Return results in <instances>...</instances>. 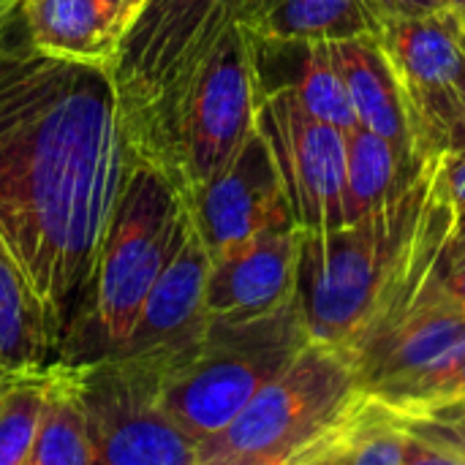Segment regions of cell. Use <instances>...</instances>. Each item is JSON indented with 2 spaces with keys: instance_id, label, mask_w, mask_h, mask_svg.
<instances>
[{
  "instance_id": "cell-18",
  "label": "cell",
  "mask_w": 465,
  "mask_h": 465,
  "mask_svg": "<svg viewBox=\"0 0 465 465\" xmlns=\"http://www.w3.org/2000/svg\"><path fill=\"white\" fill-rule=\"evenodd\" d=\"M330 44L357 123L387 139L406 163L428 161L417 153L406 101L379 38L354 35Z\"/></svg>"
},
{
  "instance_id": "cell-8",
  "label": "cell",
  "mask_w": 465,
  "mask_h": 465,
  "mask_svg": "<svg viewBox=\"0 0 465 465\" xmlns=\"http://www.w3.org/2000/svg\"><path fill=\"white\" fill-rule=\"evenodd\" d=\"M68 368L87 420L93 463L196 465V444L163 409L161 371L117 354Z\"/></svg>"
},
{
  "instance_id": "cell-9",
  "label": "cell",
  "mask_w": 465,
  "mask_h": 465,
  "mask_svg": "<svg viewBox=\"0 0 465 465\" xmlns=\"http://www.w3.org/2000/svg\"><path fill=\"white\" fill-rule=\"evenodd\" d=\"M460 16L441 8L381 22L379 44L401 84L417 153L439 158L465 150Z\"/></svg>"
},
{
  "instance_id": "cell-19",
  "label": "cell",
  "mask_w": 465,
  "mask_h": 465,
  "mask_svg": "<svg viewBox=\"0 0 465 465\" xmlns=\"http://www.w3.org/2000/svg\"><path fill=\"white\" fill-rule=\"evenodd\" d=\"M52 360H57V341L46 311L0 237V371L8 376L41 373Z\"/></svg>"
},
{
  "instance_id": "cell-3",
  "label": "cell",
  "mask_w": 465,
  "mask_h": 465,
  "mask_svg": "<svg viewBox=\"0 0 465 465\" xmlns=\"http://www.w3.org/2000/svg\"><path fill=\"white\" fill-rule=\"evenodd\" d=\"M444 155L428 158L417 180L390 202L335 229L302 232L297 300L313 341H357L395 283L433 196Z\"/></svg>"
},
{
  "instance_id": "cell-7",
  "label": "cell",
  "mask_w": 465,
  "mask_h": 465,
  "mask_svg": "<svg viewBox=\"0 0 465 465\" xmlns=\"http://www.w3.org/2000/svg\"><path fill=\"white\" fill-rule=\"evenodd\" d=\"M360 387L349 351L311 341L223 430L196 447V465H294Z\"/></svg>"
},
{
  "instance_id": "cell-1",
  "label": "cell",
  "mask_w": 465,
  "mask_h": 465,
  "mask_svg": "<svg viewBox=\"0 0 465 465\" xmlns=\"http://www.w3.org/2000/svg\"><path fill=\"white\" fill-rule=\"evenodd\" d=\"M128 166L112 71L0 44V237L33 283L57 351Z\"/></svg>"
},
{
  "instance_id": "cell-15",
  "label": "cell",
  "mask_w": 465,
  "mask_h": 465,
  "mask_svg": "<svg viewBox=\"0 0 465 465\" xmlns=\"http://www.w3.org/2000/svg\"><path fill=\"white\" fill-rule=\"evenodd\" d=\"M444 465L417 439L398 409L360 387L294 465Z\"/></svg>"
},
{
  "instance_id": "cell-23",
  "label": "cell",
  "mask_w": 465,
  "mask_h": 465,
  "mask_svg": "<svg viewBox=\"0 0 465 465\" xmlns=\"http://www.w3.org/2000/svg\"><path fill=\"white\" fill-rule=\"evenodd\" d=\"M49 368V365H46ZM46 392V371L14 376L0 395V465H27Z\"/></svg>"
},
{
  "instance_id": "cell-4",
  "label": "cell",
  "mask_w": 465,
  "mask_h": 465,
  "mask_svg": "<svg viewBox=\"0 0 465 465\" xmlns=\"http://www.w3.org/2000/svg\"><path fill=\"white\" fill-rule=\"evenodd\" d=\"M311 341L297 292L286 305L262 316H210L191 354L163 376V409L199 447L223 430Z\"/></svg>"
},
{
  "instance_id": "cell-20",
  "label": "cell",
  "mask_w": 465,
  "mask_h": 465,
  "mask_svg": "<svg viewBox=\"0 0 465 465\" xmlns=\"http://www.w3.org/2000/svg\"><path fill=\"white\" fill-rule=\"evenodd\" d=\"M376 0H256L251 30L264 38H354L379 35Z\"/></svg>"
},
{
  "instance_id": "cell-16",
  "label": "cell",
  "mask_w": 465,
  "mask_h": 465,
  "mask_svg": "<svg viewBox=\"0 0 465 465\" xmlns=\"http://www.w3.org/2000/svg\"><path fill=\"white\" fill-rule=\"evenodd\" d=\"M142 5L144 0H22L19 14L35 49L112 71Z\"/></svg>"
},
{
  "instance_id": "cell-13",
  "label": "cell",
  "mask_w": 465,
  "mask_h": 465,
  "mask_svg": "<svg viewBox=\"0 0 465 465\" xmlns=\"http://www.w3.org/2000/svg\"><path fill=\"white\" fill-rule=\"evenodd\" d=\"M188 213L210 259L278 221H294L278 166L259 128L251 131L234 158L196 188Z\"/></svg>"
},
{
  "instance_id": "cell-34",
  "label": "cell",
  "mask_w": 465,
  "mask_h": 465,
  "mask_svg": "<svg viewBox=\"0 0 465 465\" xmlns=\"http://www.w3.org/2000/svg\"><path fill=\"white\" fill-rule=\"evenodd\" d=\"M11 14H5V11H0V30H3V25H5V19H8Z\"/></svg>"
},
{
  "instance_id": "cell-31",
  "label": "cell",
  "mask_w": 465,
  "mask_h": 465,
  "mask_svg": "<svg viewBox=\"0 0 465 465\" xmlns=\"http://www.w3.org/2000/svg\"><path fill=\"white\" fill-rule=\"evenodd\" d=\"M458 35H460V49H463V95H465V19L458 22Z\"/></svg>"
},
{
  "instance_id": "cell-14",
  "label": "cell",
  "mask_w": 465,
  "mask_h": 465,
  "mask_svg": "<svg viewBox=\"0 0 465 465\" xmlns=\"http://www.w3.org/2000/svg\"><path fill=\"white\" fill-rule=\"evenodd\" d=\"M302 229L278 221L210 259L204 302L210 316H262L286 305L297 292Z\"/></svg>"
},
{
  "instance_id": "cell-11",
  "label": "cell",
  "mask_w": 465,
  "mask_h": 465,
  "mask_svg": "<svg viewBox=\"0 0 465 465\" xmlns=\"http://www.w3.org/2000/svg\"><path fill=\"white\" fill-rule=\"evenodd\" d=\"M463 349L465 308L441 286L436 264L420 297L349 357L365 390L387 392L444 365Z\"/></svg>"
},
{
  "instance_id": "cell-29",
  "label": "cell",
  "mask_w": 465,
  "mask_h": 465,
  "mask_svg": "<svg viewBox=\"0 0 465 465\" xmlns=\"http://www.w3.org/2000/svg\"><path fill=\"white\" fill-rule=\"evenodd\" d=\"M458 248H465V213L455 210V223H452V237H450Z\"/></svg>"
},
{
  "instance_id": "cell-24",
  "label": "cell",
  "mask_w": 465,
  "mask_h": 465,
  "mask_svg": "<svg viewBox=\"0 0 465 465\" xmlns=\"http://www.w3.org/2000/svg\"><path fill=\"white\" fill-rule=\"evenodd\" d=\"M406 428L436 450L444 465H465V398L444 401L422 411L403 414Z\"/></svg>"
},
{
  "instance_id": "cell-6",
  "label": "cell",
  "mask_w": 465,
  "mask_h": 465,
  "mask_svg": "<svg viewBox=\"0 0 465 465\" xmlns=\"http://www.w3.org/2000/svg\"><path fill=\"white\" fill-rule=\"evenodd\" d=\"M253 11L256 0H144L112 63L131 155L144 153L153 131L218 38L232 25H251Z\"/></svg>"
},
{
  "instance_id": "cell-28",
  "label": "cell",
  "mask_w": 465,
  "mask_h": 465,
  "mask_svg": "<svg viewBox=\"0 0 465 465\" xmlns=\"http://www.w3.org/2000/svg\"><path fill=\"white\" fill-rule=\"evenodd\" d=\"M376 5H379L384 19H392V16H422V14L441 11L439 0H376Z\"/></svg>"
},
{
  "instance_id": "cell-12",
  "label": "cell",
  "mask_w": 465,
  "mask_h": 465,
  "mask_svg": "<svg viewBox=\"0 0 465 465\" xmlns=\"http://www.w3.org/2000/svg\"><path fill=\"white\" fill-rule=\"evenodd\" d=\"M207 272L210 253L191 221L183 242L144 297L125 341L112 354L142 360L166 376L183 357L191 354L210 324V311L204 302Z\"/></svg>"
},
{
  "instance_id": "cell-21",
  "label": "cell",
  "mask_w": 465,
  "mask_h": 465,
  "mask_svg": "<svg viewBox=\"0 0 465 465\" xmlns=\"http://www.w3.org/2000/svg\"><path fill=\"white\" fill-rule=\"evenodd\" d=\"M422 163H406L395 147L365 125L346 131V221L390 202L395 193L409 188Z\"/></svg>"
},
{
  "instance_id": "cell-2",
  "label": "cell",
  "mask_w": 465,
  "mask_h": 465,
  "mask_svg": "<svg viewBox=\"0 0 465 465\" xmlns=\"http://www.w3.org/2000/svg\"><path fill=\"white\" fill-rule=\"evenodd\" d=\"M188 223V204L169 177L128 153L93 278L57 351L60 362H93L109 357L125 341Z\"/></svg>"
},
{
  "instance_id": "cell-10",
  "label": "cell",
  "mask_w": 465,
  "mask_h": 465,
  "mask_svg": "<svg viewBox=\"0 0 465 465\" xmlns=\"http://www.w3.org/2000/svg\"><path fill=\"white\" fill-rule=\"evenodd\" d=\"M256 128L272 153L294 223L302 232L346 223V131L311 114L289 90H259Z\"/></svg>"
},
{
  "instance_id": "cell-27",
  "label": "cell",
  "mask_w": 465,
  "mask_h": 465,
  "mask_svg": "<svg viewBox=\"0 0 465 465\" xmlns=\"http://www.w3.org/2000/svg\"><path fill=\"white\" fill-rule=\"evenodd\" d=\"M444 174H447V191H450L455 210L465 213V150L444 158Z\"/></svg>"
},
{
  "instance_id": "cell-22",
  "label": "cell",
  "mask_w": 465,
  "mask_h": 465,
  "mask_svg": "<svg viewBox=\"0 0 465 465\" xmlns=\"http://www.w3.org/2000/svg\"><path fill=\"white\" fill-rule=\"evenodd\" d=\"M27 465H95L71 368L60 360L46 368L44 409Z\"/></svg>"
},
{
  "instance_id": "cell-30",
  "label": "cell",
  "mask_w": 465,
  "mask_h": 465,
  "mask_svg": "<svg viewBox=\"0 0 465 465\" xmlns=\"http://www.w3.org/2000/svg\"><path fill=\"white\" fill-rule=\"evenodd\" d=\"M439 3H441V8H447V11L458 14L460 19H465V0H439Z\"/></svg>"
},
{
  "instance_id": "cell-32",
  "label": "cell",
  "mask_w": 465,
  "mask_h": 465,
  "mask_svg": "<svg viewBox=\"0 0 465 465\" xmlns=\"http://www.w3.org/2000/svg\"><path fill=\"white\" fill-rule=\"evenodd\" d=\"M19 3H22V0H0V11L14 14V11H19Z\"/></svg>"
},
{
  "instance_id": "cell-25",
  "label": "cell",
  "mask_w": 465,
  "mask_h": 465,
  "mask_svg": "<svg viewBox=\"0 0 465 465\" xmlns=\"http://www.w3.org/2000/svg\"><path fill=\"white\" fill-rule=\"evenodd\" d=\"M376 395L384 398L392 409H398L403 414L422 411V409L444 403V401L465 398V349L458 351L452 360H447L444 365H439L395 390L376 392Z\"/></svg>"
},
{
  "instance_id": "cell-33",
  "label": "cell",
  "mask_w": 465,
  "mask_h": 465,
  "mask_svg": "<svg viewBox=\"0 0 465 465\" xmlns=\"http://www.w3.org/2000/svg\"><path fill=\"white\" fill-rule=\"evenodd\" d=\"M11 379H14V376H8V373H3V371H0V395H3V390H5V384H8Z\"/></svg>"
},
{
  "instance_id": "cell-5",
  "label": "cell",
  "mask_w": 465,
  "mask_h": 465,
  "mask_svg": "<svg viewBox=\"0 0 465 465\" xmlns=\"http://www.w3.org/2000/svg\"><path fill=\"white\" fill-rule=\"evenodd\" d=\"M256 109L253 33L248 25H232L199 63L139 158L158 166L188 199L245 144L256 128Z\"/></svg>"
},
{
  "instance_id": "cell-26",
  "label": "cell",
  "mask_w": 465,
  "mask_h": 465,
  "mask_svg": "<svg viewBox=\"0 0 465 465\" xmlns=\"http://www.w3.org/2000/svg\"><path fill=\"white\" fill-rule=\"evenodd\" d=\"M450 237H452V232H450ZM439 281H441V286L465 308V248H458L452 240H447V245L441 251V259H439Z\"/></svg>"
},
{
  "instance_id": "cell-17",
  "label": "cell",
  "mask_w": 465,
  "mask_h": 465,
  "mask_svg": "<svg viewBox=\"0 0 465 465\" xmlns=\"http://www.w3.org/2000/svg\"><path fill=\"white\" fill-rule=\"evenodd\" d=\"M253 68L259 90H289L311 114L343 131L357 125L330 41L253 33Z\"/></svg>"
}]
</instances>
